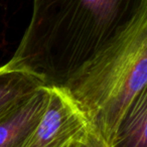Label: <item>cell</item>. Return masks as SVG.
Listing matches in <instances>:
<instances>
[{
	"label": "cell",
	"instance_id": "cell-1",
	"mask_svg": "<svg viewBox=\"0 0 147 147\" xmlns=\"http://www.w3.org/2000/svg\"><path fill=\"white\" fill-rule=\"evenodd\" d=\"M147 23V0H32V12L5 65L63 91Z\"/></svg>",
	"mask_w": 147,
	"mask_h": 147
},
{
	"label": "cell",
	"instance_id": "cell-2",
	"mask_svg": "<svg viewBox=\"0 0 147 147\" xmlns=\"http://www.w3.org/2000/svg\"><path fill=\"white\" fill-rule=\"evenodd\" d=\"M147 91V23L107 53L63 93L109 146L133 103Z\"/></svg>",
	"mask_w": 147,
	"mask_h": 147
},
{
	"label": "cell",
	"instance_id": "cell-3",
	"mask_svg": "<svg viewBox=\"0 0 147 147\" xmlns=\"http://www.w3.org/2000/svg\"><path fill=\"white\" fill-rule=\"evenodd\" d=\"M49 90L45 112L22 147H76L86 143L91 131L86 118L65 93Z\"/></svg>",
	"mask_w": 147,
	"mask_h": 147
},
{
	"label": "cell",
	"instance_id": "cell-4",
	"mask_svg": "<svg viewBox=\"0 0 147 147\" xmlns=\"http://www.w3.org/2000/svg\"><path fill=\"white\" fill-rule=\"evenodd\" d=\"M49 90L43 86L0 117V147H22L40 120Z\"/></svg>",
	"mask_w": 147,
	"mask_h": 147
},
{
	"label": "cell",
	"instance_id": "cell-5",
	"mask_svg": "<svg viewBox=\"0 0 147 147\" xmlns=\"http://www.w3.org/2000/svg\"><path fill=\"white\" fill-rule=\"evenodd\" d=\"M32 74L22 69L0 67V117L43 87Z\"/></svg>",
	"mask_w": 147,
	"mask_h": 147
},
{
	"label": "cell",
	"instance_id": "cell-6",
	"mask_svg": "<svg viewBox=\"0 0 147 147\" xmlns=\"http://www.w3.org/2000/svg\"><path fill=\"white\" fill-rule=\"evenodd\" d=\"M111 147H147V91L126 113Z\"/></svg>",
	"mask_w": 147,
	"mask_h": 147
},
{
	"label": "cell",
	"instance_id": "cell-7",
	"mask_svg": "<svg viewBox=\"0 0 147 147\" xmlns=\"http://www.w3.org/2000/svg\"><path fill=\"white\" fill-rule=\"evenodd\" d=\"M86 145L87 147H111L103 139H101L92 129H91L90 134H89L88 139H87Z\"/></svg>",
	"mask_w": 147,
	"mask_h": 147
}]
</instances>
